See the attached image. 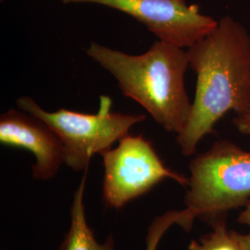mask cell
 <instances>
[{
	"label": "cell",
	"mask_w": 250,
	"mask_h": 250,
	"mask_svg": "<svg viewBox=\"0 0 250 250\" xmlns=\"http://www.w3.org/2000/svg\"><path fill=\"white\" fill-rule=\"evenodd\" d=\"M187 52L197 84L188 123L176 140L182 154L191 156L227 112H240L250 103V35L227 15Z\"/></svg>",
	"instance_id": "1"
},
{
	"label": "cell",
	"mask_w": 250,
	"mask_h": 250,
	"mask_svg": "<svg viewBox=\"0 0 250 250\" xmlns=\"http://www.w3.org/2000/svg\"><path fill=\"white\" fill-rule=\"evenodd\" d=\"M85 53L115 78L124 96L142 106L167 132L184 130L192 107L185 86L187 51L159 40L141 55L97 42H91Z\"/></svg>",
	"instance_id": "2"
},
{
	"label": "cell",
	"mask_w": 250,
	"mask_h": 250,
	"mask_svg": "<svg viewBox=\"0 0 250 250\" xmlns=\"http://www.w3.org/2000/svg\"><path fill=\"white\" fill-rule=\"evenodd\" d=\"M185 197L188 222L196 219L210 226L226 221L232 209L250 201V152L229 140L215 142L189 163Z\"/></svg>",
	"instance_id": "3"
},
{
	"label": "cell",
	"mask_w": 250,
	"mask_h": 250,
	"mask_svg": "<svg viewBox=\"0 0 250 250\" xmlns=\"http://www.w3.org/2000/svg\"><path fill=\"white\" fill-rule=\"evenodd\" d=\"M19 109L43 120L58 134L63 145L65 164L74 171L88 170L96 155L110 149L134 125L146 121L145 114L112 112V100L101 96L97 113H83L62 107L46 111L36 100L22 96L16 100Z\"/></svg>",
	"instance_id": "4"
},
{
	"label": "cell",
	"mask_w": 250,
	"mask_h": 250,
	"mask_svg": "<svg viewBox=\"0 0 250 250\" xmlns=\"http://www.w3.org/2000/svg\"><path fill=\"white\" fill-rule=\"evenodd\" d=\"M100 156L104 166L102 197L109 208H123L165 179L188 186V177L167 168L151 142L142 134L125 135L117 146Z\"/></svg>",
	"instance_id": "5"
},
{
	"label": "cell",
	"mask_w": 250,
	"mask_h": 250,
	"mask_svg": "<svg viewBox=\"0 0 250 250\" xmlns=\"http://www.w3.org/2000/svg\"><path fill=\"white\" fill-rule=\"evenodd\" d=\"M63 4L89 3L116 9L133 17L159 40L190 47L214 30L218 21L200 12L187 0H61Z\"/></svg>",
	"instance_id": "6"
},
{
	"label": "cell",
	"mask_w": 250,
	"mask_h": 250,
	"mask_svg": "<svg viewBox=\"0 0 250 250\" xmlns=\"http://www.w3.org/2000/svg\"><path fill=\"white\" fill-rule=\"evenodd\" d=\"M0 143L33 154L36 162L32 176L36 181L53 179L65 164L63 145L49 125L21 109L9 108L0 117Z\"/></svg>",
	"instance_id": "7"
},
{
	"label": "cell",
	"mask_w": 250,
	"mask_h": 250,
	"mask_svg": "<svg viewBox=\"0 0 250 250\" xmlns=\"http://www.w3.org/2000/svg\"><path fill=\"white\" fill-rule=\"evenodd\" d=\"M87 170L73 193L70 227L57 250H116V243L112 234H109L103 243H99L87 223L84 205Z\"/></svg>",
	"instance_id": "8"
},
{
	"label": "cell",
	"mask_w": 250,
	"mask_h": 250,
	"mask_svg": "<svg viewBox=\"0 0 250 250\" xmlns=\"http://www.w3.org/2000/svg\"><path fill=\"white\" fill-rule=\"evenodd\" d=\"M212 231L202 235L198 241L192 240L188 250H241L234 231H229L226 221L211 226Z\"/></svg>",
	"instance_id": "9"
},
{
	"label": "cell",
	"mask_w": 250,
	"mask_h": 250,
	"mask_svg": "<svg viewBox=\"0 0 250 250\" xmlns=\"http://www.w3.org/2000/svg\"><path fill=\"white\" fill-rule=\"evenodd\" d=\"M174 224H177L187 232L190 231L187 213L184 209L169 210L154 218L147 228V232L145 239V250H157L164 233L170 229V226Z\"/></svg>",
	"instance_id": "10"
},
{
	"label": "cell",
	"mask_w": 250,
	"mask_h": 250,
	"mask_svg": "<svg viewBox=\"0 0 250 250\" xmlns=\"http://www.w3.org/2000/svg\"><path fill=\"white\" fill-rule=\"evenodd\" d=\"M232 120V124L244 134H250V103Z\"/></svg>",
	"instance_id": "11"
},
{
	"label": "cell",
	"mask_w": 250,
	"mask_h": 250,
	"mask_svg": "<svg viewBox=\"0 0 250 250\" xmlns=\"http://www.w3.org/2000/svg\"><path fill=\"white\" fill-rule=\"evenodd\" d=\"M234 234L239 243L241 250H250V233L242 234L239 232H234Z\"/></svg>",
	"instance_id": "12"
},
{
	"label": "cell",
	"mask_w": 250,
	"mask_h": 250,
	"mask_svg": "<svg viewBox=\"0 0 250 250\" xmlns=\"http://www.w3.org/2000/svg\"><path fill=\"white\" fill-rule=\"evenodd\" d=\"M238 223L250 226V201L245 206V209L239 215Z\"/></svg>",
	"instance_id": "13"
},
{
	"label": "cell",
	"mask_w": 250,
	"mask_h": 250,
	"mask_svg": "<svg viewBox=\"0 0 250 250\" xmlns=\"http://www.w3.org/2000/svg\"><path fill=\"white\" fill-rule=\"evenodd\" d=\"M3 1H4V0H1V2H3Z\"/></svg>",
	"instance_id": "14"
}]
</instances>
